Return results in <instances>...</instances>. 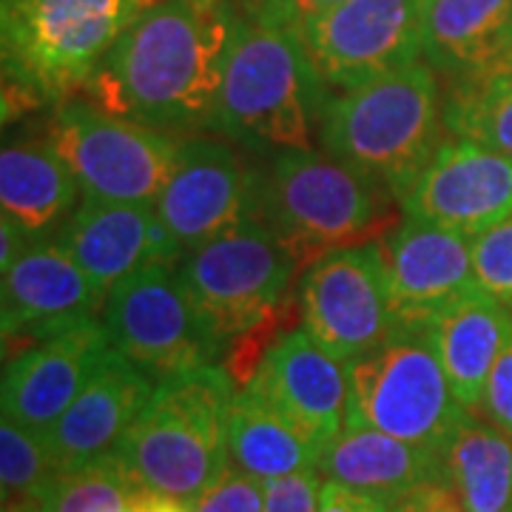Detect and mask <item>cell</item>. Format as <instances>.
Segmentation results:
<instances>
[{
  "label": "cell",
  "instance_id": "cell-32",
  "mask_svg": "<svg viewBox=\"0 0 512 512\" xmlns=\"http://www.w3.org/2000/svg\"><path fill=\"white\" fill-rule=\"evenodd\" d=\"M319 467L265 481V510L262 512H319L322 493Z\"/></svg>",
  "mask_w": 512,
  "mask_h": 512
},
{
  "label": "cell",
  "instance_id": "cell-4",
  "mask_svg": "<svg viewBox=\"0 0 512 512\" xmlns=\"http://www.w3.org/2000/svg\"><path fill=\"white\" fill-rule=\"evenodd\" d=\"M239 384L220 362L157 382L114 450L137 487L191 501L231 464L228 421Z\"/></svg>",
  "mask_w": 512,
  "mask_h": 512
},
{
  "label": "cell",
  "instance_id": "cell-1",
  "mask_svg": "<svg viewBox=\"0 0 512 512\" xmlns=\"http://www.w3.org/2000/svg\"><path fill=\"white\" fill-rule=\"evenodd\" d=\"M237 20L234 0L140 9L83 92L103 111L168 134L211 128Z\"/></svg>",
  "mask_w": 512,
  "mask_h": 512
},
{
  "label": "cell",
  "instance_id": "cell-24",
  "mask_svg": "<svg viewBox=\"0 0 512 512\" xmlns=\"http://www.w3.org/2000/svg\"><path fill=\"white\" fill-rule=\"evenodd\" d=\"M83 197L72 168L49 143H6L0 154V208L26 237L49 239Z\"/></svg>",
  "mask_w": 512,
  "mask_h": 512
},
{
  "label": "cell",
  "instance_id": "cell-27",
  "mask_svg": "<svg viewBox=\"0 0 512 512\" xmlns=\"http://www.w3.org/2000/svg\"><path fill=\"white\" fill-rule=\"evenodd\" d=\"M444 126L450 137L512 157V55L447 80Z\"/></svg>",
  "mask_w": 512,
  "mask_h": 512
},
{
  "label": "cell",
  "instance_id": "cell-33",
  "mask_svg": "<svg viewBox=\"0 0 512 512\" xmlns=\"http://www.w3.org/2000/svg\"><path fill=\"white\" fill-rule=\"evenodd\" d=\"M234 3H237L239 15L245 18L302 32L311 20L339 6L342 0H234Z\"/></svg>",
  "mask_w": 512,
  "mask_h": 512
},
{
  "label": "cell",
  "instance_id": "cell-7",
  "mask_svg": "<svg viewBox=\"0 0 512 512\" xmlns=\"http://www.w3.org/2000/svg\"><path fill=\"white\" fill-rule=\"evenodd\" d=\"M348 419L444 453L470 416L458 402L427 328H393L348 362Z\"/></svg>",
  "mask_w": 512,
  "mask_h": 512
},
{
  "label": "cell",
  "instance_id": "cell-3",
  "mask_svg": "<svg viewBox=\"0 0 512 512\" xmlns=\"http://www.w3.org/2000/svg\"><path fill=\"white\" fill-rule=\"evenodd\" d=\"M441 74L413 60L365 86L330 94L319 143L402 202L444 143Z\"/></svg>",
  "mask_w": 512,
  "mask_h": 512
},
{
  "label": "cell",
  "instance_id": "cell-28",
  "mask_svg": "<svg viewBox=\"0 0 512 512\" xmlns=\"http://www.w3.org/2000/svg\"><path fill=\"white\" fill-rule=\"evenodd\" d=\"M137 490L117 453L97 458L80 470L57 473L40 495L43 512H123Z\"/></svg>",
  "mask_w": 512,
  "mask_h": 512
},
{
  "label": "cell",
  "instance_id": "cell-2",
  "mask_svg": "<svg viewBox=\"0 0 512 512\" xmlns=\"http://www.w3.org/2000/svg\"><path fill=\"white\" fill-rule=\"evenodd\" d=\"M330 94L299 29L239 15L211 131L254 151H308Z\"/></svg>",
  "mask_w": 512,
  "mask_h": 512
},
{
  "label": "cell",
  "instance_id": "cell-14",
  "mask_svg": "<svg viewBox=\"0 0 512 512\" xmlns=\"http://www.w3.org/2000/svg\"><path fill=\"white\" fill-rule=\"evenodd\" d=\"M404 217L478 237L512 217V157L447 137L402 200Z\"/></svg>",
  "mask_w": 512,
  "mask_h": 512
},
{
  "label": "cell",
  "instance_id": "cell-30",
  "mask_svg": "<svg viewBox=\"0 0 512 512\" xmlns=\"http://www.w3.org/2000/svg\"><path fill=\"white\" fill-rule=\"evenodd\" d=\"M476 282L512 311V217L473 237Z\"/></svg>",
  "mask_w": 512,
  "mask_h": 512
},
{
  "label": "cell",
  "instance_id": "cell-39",
  "mask_svg": "<svg viewBox=\"0 0 512 512\" xmlns=\"http://www.w3.org/2000/svg\"><path fill=\"white\" fill-rule=\"evenodd\" d=\"M157 3H165V0H137L140 9H148V6H157Z\"/></svg>",
  "mask_w": 512,
  "mask_h": 512
},
{
  "label": "cell",
  "instance_id": "cell-35",
  "mask_svg": "<svg viewBox=\"0 0 512 512\" xmlns=\"http://www.w3.org/2000/svg\"><path fill=\"white\" fill-rule=\"evenodd\" d=\"M390 504L384 498L353 490L348 484H339L333 478L322 481L319 493V512H387Z\"/></svg>",
  "mask_w": 512,
  "mask_h": 512
},
{
  "label": "cell",
  "instance_id": "cell-36",
  "mask_svg": "<svg viewBox=\"0 0 512 512\" xmlns=\"http://www.w3.org/2000/svg\"><path fill=\"white\" fill-rule=\"evenodd\" d=\"M387 512H464L458 504L453 487L444 481V484H427L416 493L404 495L396 504H390Z\"/></svg>",
  "mask_w": 512,
  "mask_h": 512
},
{
  "label": "cell",
  "instance_id": "cell-12",
  "mask_svg": "<svg viewBox=\"0 0 512 512\" xmlns=\"http://www.w3.org/2000/svg\"><path fill=\"white\" fill-rule=\"evenodd\" d=\"M302 37L333 92L365 86L421 57V0H342Z\"/></svg>",
  "mask_w": 512,
  "mask_h": 512
},
{
  "label": "cell",
  "instance_id": "cell-13",
  "mask_svg": "<svg viewBox=\"0 0 512 512\" xmlns=\"http://www.w3.org/2000/svg\"><path fill=\"white\" fill-rule=\"evenodd\" d=\"M168 234L185 251L239 222L262 217V174L222 140H180L177 163L154 202Z\"/></svg>",
  "mask_w": 512,
  "mask_h": 512
},
{
  "label": "cell",
  "instance_id": "cell-5",
  "mask_svg": "<svg viewBox=\"0 0 512 512\" xmlns=\"http://www.w3.org/2000/svg\"><path fill=\"white\" fill-rule=\"evenodd\" d=\"M137 12V0H3L6 103L57 106L83 92Z\"/></svg>",
  "mask_w": 512,
  "mask_h": 512
},
{
  "label": "cell",
  "instance_id": "cell-40",
  "mask_svg": "<svg viewBox=\"0 0 512 512\" xmlns=\"http://www.w3.org/2000/svg\"><path fill=\"white\" fill-rule=\"evenodd\" d=\"M131 495H134V493H131ZM123 512H140V510H137V507L131 504V498H128V507H126V510H123Z\"/></svg>",
  "mask_w": 512,
  "mask_h": 512
},
{
  "label": "cell",
  "instance_id": "cell-16",
  "mask_svg": "<svg viewBox=\"0 0 512 512\" xmlns=\"http://www.w3.org/2000/svg\"><path fill=\"white\" fill-rule=\"evenodd\" d=\"M106 293L92 285L57 237L37 239L12 268L3 271L0 316L3 345L26 339V348L57 330L94 319Z\"/></svg>",
  "mask_w": 512,
  "mask_h": 512
},
{
  "label": "cell",
  "instance_id": "cell-20",
  "mask_svg": "<svg viewBox=\"0 0 512 512\" xmlns=\"http://www.w3.org/2000/svg\"><path fill=\"white\" fill-rule=\"evenodd\" d=\"M157 382L109 348L69 410L46 433L57 473L80 470L109 456L126 439L131 424L146 410Z\"/></svg>",
  "mask_w": 512,
  "mask_h": 512
},
{
  "label": "cell",
  "instance_id": "cell-31",
  "mask_svg": "<svg viewBox=\"0 0 512 512\" xmlns=\"http://www.w3.org/2000/svg\"><path fill=\"white\" fill-rule=\"evenodd\" d=\"M191 512H262L265 481L237 467L234 461L205 490L188 501Z\"/></svg>",
  "mask_w": 512,
  "mask_h": 512
},
{
  "label": "cell",
  "instance_id": "cell-18",
  "mask_svg": "<svg viewBox=\"0 0 512 512\" xmlns=\"http://www.w3.org/2000/svg\"><path fill=\"white\" fill-rule=\"evenodd\" d=\"M245 384L274 404L322 453L345 427L348 367L302 328L276 336Z\"/></svg>",
  "mask_w": 512,
  "mask_h": 512
},
{
  "label": "cell",
  "instance_id": "cell-26",
  "mask_svg": "<svg viewBox=\"0 0 512 512\" xmlns=\"http://www.w3.org/2000/svg\"><path fill=\"white\" fill-rule=\"evenodd\" d=\"M447 484L464 512H512V439L470 413L444 450Z\"/></svg>",
  "mask_w": 512,
  "mask_h": 512
},
{
  "label": "cell",
  "instance_id": "cell-19",
  "mask_svg": "<svg viewBox=\"0 0 512 512\" xmlns=\"http://www.w3.org/2000/svg\"><path fill=\"white\" fill-rule=\"evenodd\" d=\"M57 239L100 293L154 262H180L183 248L168 234L154 202H106L83 197Z\"/></svg>",
  "mask_w": 512,
  "mask_h": 512
},
{
  "label": "cell",
  "instance_id": "cell-22",
  "mask_svg": "<svg viewBox=\"0 0 512 512\" xmlns=\"http://www.w3.org/2000/svg\"><path fill=\"white\" fill-rule=\"evenodd\" d=\"M427 330L456 399L470 413H478L490 373L510 339L512 311L476 288L447 305Z\"/></svg>",
  "mask_w": 512,
  "mask_h": 512
},
{
  "label": "cell",
  "instance_id": "cell-8",
  "mask_svg": "<svg viewBox=\"0 0 512 512\" xmlns=\"http://www.w3.org/2000/svg\"><path fill=\"white\" fill-rule=\"evenodd\" d=\"M296 265L271 225L251 217L185 251L177 274L208 328L228 348L271 325Z\"/></svg>",
  "mask_w": 512,
  "mask_h": 512
},
{
  "label": "cell",
  "instance_id": "cell-29",
  "mask_svg": "<svg viewBox=\"0 0 512 512\" xmlns=\"http://www.w3.org/2000/svg\"><path fill=\"white\" fill-rule=\"evenodd\" d=\"M57 476L46 436L23 427L12 416L0 421V490L3 501L35 495L40 498Z\"/></svg>",
  "mask_w": 512,
  "mask_h": 512
},
{
  "label": "cell",
  "instance_id": "cell-10",
  "mask_svg": "<svg viewBox=\"0 0 512 512\" xmlns=\"http://www.w3.org/2000/svg\"><path fill=\"white\" fill-rule=\"evenodd\" d=\"M103 325L111 348L154 382L214 365L228 350L202 319L174 262H154L117 282L106 296Z\"/></svg>",
  "mask_w": 512,
  "mask_h": 512
},
{
  "label": "cell",
  "instance_id": "cell-34",
  "mask_svg": "<svg viewBox=\"0 0 512 512\" xmlns=\"http://www.w3.org/2000/svg\"><path fill=\"white\" fill-rule=\"evenodd\" d=\"M481 410L495 427H501L512 439V333L504 350H501V356H498V362H495L493 373H490Z\"/></svg>",
  "mask_w": 512,
  "mask_h": 512
},
{
  "label": "cell",
  "instance_id": "cell-11",
  "mask_svg": "<svg viewBox=\"0 0 512 512\" xmlns=\"http://www.w3.org/2000/svg\"><path fill=\"white\" fill-rule=\"evenodd\" d=\"M302 330L342 365L379 348L393 330L382 245L359 242L313 259L299 282Z\"/></svg>",
  "mask_w": 512,
  "mask_h": 512
},
{
  "label": "cell",
  "instance_id": "cell-6",
  "mask_svg": "<svg viewBox=\"0 0 512 512\" xmlns=\"http://www.w3.org/2000/svg\"><path fill=\"white\" fill-rule=\"evenodd\" d=\"M393 200L382 185L328 151H279L262 174V220L296 262L359 245Z\"/></svg>",
  "mask_w": 512,
  "mask_h": 512
},
{
  "label": "cell",
  "instance_id": "cell-21",
  "mask_svg": "<svg viewBox=\"0 0 512 512\" xmlns=\"http://www.w3.org/2000/svg\"><path fill=\"white\" fill-rule=\"evenodd\" d=\"M319 473L396 504L427 484H444V453L396 439L376 427L345 424L319 458Z\"/></svg>",
  "mask_w": 512,
  "mask_h": 512
},
{
  "label": "cell",
  "instance_id": "cell-37",
  "mask_svg": "<svg viewBox=\"0 0 512 512\" xmlns=\"http://www.w3.org/2000/svg\"><path fill=\"white\" fill-rule=\"evenodd\" d=\"M29 245H32V239L26 237L15 222L0 220V271L12 268L20 256L26 254Z\"/></svg>",
  "mask_w": 512,
  "mask_h": 512
},
{
  "label": "cell",
  "instance_id": "cell-17",
  "mask_svg": "<svg viewBox=\"0 0 512 512\" xmlns=\"http://www.w3.org/2000/svg\"><path fill=\"white\" fill-rule=\"evenodd\" d=\"M111 348L103 319H86L23 348L3 367V416L46 436Z\"/></svg>",
  "mask_w": 512,
  "mask_h": 512
},
{
  "label": "cell",
  "instance_id": "cell-23",
  "mask_svg": "<svg viewBox=\"0 0 512 512\" xmlns=\"http://www.w3.org/2000/svg\"><path fill=\"white\" fill-rule=\"evenodd\" d=\"M512 55V0H421V57L450 80Z\"/></svg>",
  "mask_w": 512,
  "mask_h": 512
},
{
  "label": "cell",
  "instance_id": "cell-9",
  "mask_svg": "<svg viewBox=\"0 0 512 512\" xmlns=\"http://www.w3.org/2000/svg\"><path fill=\"white\" fill-rule=\"evenodd\" d=\"M49 146L72 168L83 197L106 202H157L171 177L180 140L94 106L92 100L57 103Z\"/></svg>",
  "mask_w": 512,
  "mask_h": 512
},
{
  "label": "cell",
  "instance_id": "cell-15",
  "mask_svg": "<svg viewBox=\"0 0 512 512\" xmlns=\"http://www.w3.org/2000/svg\"><path fill=\"white\" fill-rule=\"evenodd\" d=\"M382 251L393 328H430L447 305L478 288L473 239L458 231L404 217Z\"/></svg>",
  "mask_w": 512,
  "mask_h": 512
},
{
  "label": "cell",
  "instance_id": "cell-38",
  "mask_svg": "<svg viewBox=\"0 0 512 512\" xmlns=\"http://www.w3.org/2000/svg\"><path fill=\"white\" fill-rule=\"evenodd\" d=\"M3 512H43V504L35 495H23V498H9L3 501Z\"/></svg>",
  "mask_w": 512,
  "mask_h": 512
},
{
  "label": "cell",
  "instance_id": "cell-25",
  "mask_svg": "<svg viewBox=\"0 0 512 512\" xmlns=\"http://www.w3.org/2000/svg\"><path fill=\"white\" fill-rule=\"evenodd\" d=\"M228 450L237 467L262 481L313 470L322 458V450L248 384L231 404Z\"/></svg>",
  "mask_w": 512,
  "mask_h": 512
}]
</instances>
